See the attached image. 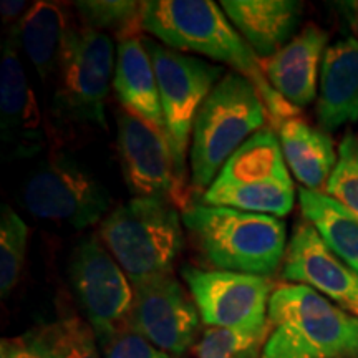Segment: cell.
Returning a JSON list of instances; mask_svg holds the SVG:
<instances>
[{
    "mask_svg": "<svg viewBox=\"0 0 358 358\" xmlns=\"http://www.w3.org/2000/svg\"><path fill=\"white\" fill-rule=\"evenodd\" d=\"M317 118L324 131L358 122V38L347 37L327 48L320 69Z\"/></svg>",
    "mask_w": 358,
    "mask_h": 358,
    "instance_id": "cell-19",
    "label": "cell"
},
{
    "mask_svg": "<svg viewBox=\"0 0 358 358\" xmlns=\"http://www.w3.org/2000/svg\"><path fill=\"white\" fill-rule=\"evenodd\" d=\"M267 329H206L194 345L198 358H261Z\"/></svg>",
    "mask_w": 358,
    "mask_h": 358,
    "instance_id": "cell-26",
    "label": "cell"
},
{
    "mask_svg": "<svg viewBox=\"0 0 358 358\" xmlns=\"http://www.w3.org/2000/svg\"><path fill=\"white\" fill-rule=\"evenodd\" d=\"M182 224L201 257L214 271L271 277L287 250L285 224L267 214L191 203Z\"/></svg>",
    "mask_w": 358,
    "mask_h": 358,
    "instance_id": "cell-2",
    "label": "cell"
},
{
    "mask_svg": "<svg viewBox=\"0 0 358 358\" xmlns=\"http://www.w3.org/2000/svg\"><path fill=\"white\" fill-rule=\"evenodd\" d=\"M22 203L32 216L87 229L108 216L106 187L75 159L57 155L29 174Z\"/></svg>",
    "mask_w": 358,
    "mask_h": 358,
    "instance_id": "cell-9",
    "label": "cell"
},
{
    "mask_svg": "<svg viewBox=\"0 0 358 358\" xmlns=\"http://www.w3.org/2000/svg\"><path fill=\"white\" fill-rule=\"evenodd\" d=\"M325 194L358 216V136L347 133L338 146V159Z\"/></svg>",
    "mask_w": 358,
    "mask_h": 358,
    "instance_id": "cell-27",
    "label": "cell"
},
{
    "mask_svg": "<svg viewBox=\"0 0 358 358\" xmlns=\"http://www.w3.org/2000/svg\"><path fill=\"white\" fill-rule=\"evenodd\" d=\"M203 203L279 219L292 211L295 186L274 129L252 134L226 161Z\"/></svg>",
    "mask_w": 358,
    "mask_h": 358,
    "instance_id": "cell-6",
    "label": "cell"
},
{
    "mask_svg": "<svg viewBox=\"0 0 358 358\" xmlns=\"http://www.w3.org/2000/svg\"><path fill=\"white\" fill-rule=\"evenodd\" d=\"M261 358H358V319L307 285L274 289Z\"/></svg>",
    "mask_w": 358,
    "mask_h": 358,
    "instance_id": "cell-3",
    "label": "cell"
},
{
    "mask_svg": "<svg viewBox=\"0 0 358 358\" xmlns=\"http://www.w3.org/2000/svg\"><path fill=\"white\" fill-rule=\"evenodd\" d=\"M0 134L15 158H32L45 145L37 98L30 88L19 47L8 37L0 60Z\"/></svg>",
    "mask_w": 358,
    "mask_h": 358,
    "instance_id": "cell-15",
    "label": "cell"
},
{
    "mask_svg": "<svg viewBox=\"0 0 358 358\" xmlns=\"http://www.w3.org/2000/svg\"><path fill=\"white\" fill-rule=\"evenodd\" d=\"M143 32L182 53H198L231 66L261 93L272 129L299 116L297 106L282 98L267 82L261 58L211 0H148L143 2Z\"/></svg>",
    "mask_w": 358,
    "mask_h": 358,
    "instance_id": "cell-1",
    "label": "cell"
},
{
    "mask_svg": "<svg viewBox=\"0 0 358 358\" xmlns=\"http://www.w3.org/2000/svg\"><path fill=\"white\" fill-rule=\"evenodd\" d=\"M116 124V148L129 192L134 198L164 199L186 209L189 192L179 181L169 143L127 110L118 111Z\"/></svg>",
    "mask_w": 358,
    "mask_h": 358,
    "instance_id": "cell-12",
    "label": "cell"
},
{
    "mask_svg": "<svg viewBox=\"0 0 358 358\" xmlns=\"http://www.w3.org/2000/svg\"><path fill=\"white\" fill-rule=\"evenodd\" d=\"M327 42L329 34L319 25L308 24L279 52L261 60L268 85L290 105L303 108L315 100Z\"/></svg>",
    "mask_w": 358,
    "mask_h": 358,
    "instance_id": "cell-16",
    "label": "cell"
},
{
    "mask_svg": "<svg viewBox=\"0 0 358 358\" xmlns=\"http://www.w3.org/2000/svg\"><path fill=\"white\" fill-rule=\"evenodd\" d=\"M199 322L194 301L173 274L134 287L129 325L159 350L173 357L186 355L198 337Z\"/></svg>",
    "mask_w": 358,
    "mask_h": 358,
    "instance_id": "cell-13",
    "label": "cell"
},
{
    "mask_svg": "<svg viewBox=\"0 0 358 358\" xmlns=\"http://www.w3.org/2000/svg\"><path fill=\"white\" fill-rule=\"evenodd\" d=\"M30 6L27 2H20V0H3L0 3V15H2V22L12 29L22 20Z\"/></svg>",
    "mask_w": 358,
    "mask_h": 358,
    "instance_id": "cell-30",
    "label": "cell"
},
{
    "mask_svg": "<svg viewBox=\"0 0 358 358\" xmlns=\"http://www.w3.org/2000/svg\"><path fill=\"white\" fill-rule=\"evenodd\" d=\"M113 92L123 110L136 116L169 143L158 80L141 35L118 42Z\"/></svg>",
    "mask_w": 358,
    "mask_h": 358,
    "instance_id": "cell-17",
    "label": "cell"
},
{
    "mask_svg": "<svg viewBox=\"0 0 358 358\" xmlns=\"http://www.w3.org/2000/svg\"><path fill=\"white\" fill-rule=\"evenodd\" d=\"M29 227L10 206H2L0 216V294L7 299L15 289L25 264Z\"/></svg>",
    "mask_w": 358,
    "mask_h": 358,
    "instance_id": "cell-25",
    "label": "cell"
},
{
    "mask_svg": "<svg viewBox=\"0 0 358 358\" xmlns=\"http://www.w3.org/2000/svg\"><path fill=\"white\" fill-rule=\"evenodd\" d=\"M201 322L209 329H267L271 277L185 267L181 271Z\"/></svg>",
    "mask_w": 358,
    "mask_h": 358,
    "instance_id": "cell-10",
    "label": "cell"
},
{
    "mask_svg": "<svg viewBox=\"0 0 358 358\" xmlns=\"http://www.w3.org/2000/svg\"><path fill=\"white\" fill-rule=\"evenodd\" d=\"M96 340L105 358H176L155 347L129 324L96 335Z\"/></svg>",
    "mask_w": 358,
    "mask_h": 358,
    "instance_id": "cell-28",
    "label": "cell"
},
{
    "mask_svg": "<svg viewBox=\"0 0 358 358\" xmlns=\"http://www.w3.org/2000/svg\"><path fill=\"white\" fill-rule=\"evenodd\" d=\"M158 80L161 105L166 122L169 148L179 181L186 186V159L198 111L226 69L203 58L173 50L161 42L143 37Z\"/></svg>",
    "mask_w": 358,
    "mask_h": 358,
    "instance_id": "cell-7",
    "label": "cell"
},
{
    "mask_svg": "<svg viewBox=\"0 0 358 358\" xmlns=\"http://www.w3.org/2000/svg\"><path fill=\"white\" fill-rule=\"evenodd\" d=\"M347 10L350 13V20L352 24L358 27V2H350L347 3Z\"/></svg>",
    "mask_w": 358,
    "mask_h": 358,
    "instance_id": "cell-31",
    "label": "cell"
},
{
    "mask_svg": "<svg viewBox=\"0 0 358 358\" xmlns=\"http://www.w3.org/2000/svg\"><path fill=\"white\" fill-rule=\"evenodd\" d=\"M34 330L53 358H100L95 330L78 315L62 317Z\"/></svg>",
    "mask_w": 358,
    "mask_h": 358,
    "instance_id": "cell-24",
    "label": "cell"
},
{
    "mask_svg": "<svg viewBox=\"0 0 358 358\" xmlns=\"http://www.w3.org/2000/svg\"><path fill=\"white\" fill-rule=\"evenodd\" d=\"M302 216L315 227L322 241L348 267L358 272V216L324 192L301 187Z\"/></svg>",
    "mask_w": 358,
    "mask_h": 358,
    "instance_id": "cell-22",
    "label": "cell"
},
{
    "mask_svg": "<svg viewBox=\"0 0 358 358\" xmlns=\"http://www.w3.org/2000/svg\"><path fill=\"white\" fill-rule=\"evenodd\" d=\"M268 111L259 90L236 71H227L194 120L189 148L191 186L203 194L226 161L266 128Z\"/></svg>",
    "mask_w": 358,
    "mask_h": 358,
    "instance_id": "cell-5",
    "label": "cell"
},
{
    "mask_svg": "<svg viewBox=\"0 0 358 358\" xmlns=\"http://www.w3.org/2000/svg\"><path fill=\"white\" fill-rule=\"evenodd\" d=\"M69 272L95 335L129 324L134 287L100 237L87 236L80 241L71 254Z\"/></svg>",
    "mask_w": 358,
    "mask_h": 358,
    "instance_id": "cell-11",
    "label": "cell"
},
{
    "mask_svg": "<svg viewBox=\"0 0 358 358\" xmlns=\"http://www.w3.org/2000/svg\"><path fill=\"white\" fill-rule=\"evenodd\" d=\"M282 279L317 290L358 319V272L335 256L310 222L295 226L282 264Z\"/></svg>",
    "mask_w": 358,
    "mask_h": 358,
    "instance_id": "cell-14",
    "label": "cell"
},
{
    "mask_svg": "<svg viewBox=\"0 0 358 358\" xmlns=\"http://www.w3.org/2000/svg\"><path fill=\"white\" fill-rule=\"evenodd\" d=\"M98 237L133 287L173 274L185 248V224L173 203L133 198L103 219Z\"/></svg>",
    "mask_w": 358,
    "mask_h": 358,
    "instance_id": "cell-4",
    "label": "cell"
},
{
    "mask_svg": "<svg viewBox=\"0 0 358 358\" xmlns=\"http://www.w3.org/2000/svg\"><path fill=\"white\" fill-rule=\"evenodd\" d=\"M285 163L306 189L324 192L337 164L332 138L301 116L285 120L275 129Z\"/></svg>",
    "mask_w": 358,
    "mask_h": 358,
    "instance_id": "cell-20",
    "label": "cell"
},
{
    "mask_svg": "<svg viewBox=\"0 0 358 358\" xmlns=\"http://www.w3.org/2000/svg\"><path fill=\"white\" fill-rule=\"evenodd\" d=\"M0 358H53L35 330L12 338H2Z\"/></svg>",
    "mask_w": 358,
    "mask_h": 358,
    "instance_id": "cell-29",
    "label": "cell"
},
{
    "mask_svg": "<svg viewBox=\"0 0 358 358\" xmlns=\"http://www.w3.org/2000/svg\"><path fill=\"white\" fill-rule=\"evenodd\" d=\"M75 10L80 24L106 35L113 34L124 40L140 37L143 2H124V0H87L75 2Z\"/></svg>",
    "mask_w": 358,
    "mask_h": 358,
    "instance_id": "cell-23",
    "label": "cell"
},
{
    "mask_svg": "<svg viewBox=\"0 0 358 358\" xmlns=\"http://www.w3.org/2000/svg\"><path fill=\"white\" fill-rule=\"evenodd\" d=\"M115 43L110 35L71 24L58 64L55 105L66 118L108 129L105 105L115 77Z\"/></svg>",
    "mask_w": 358,
    "mask_h": 358,
    "instance_id": "cell-8",
    "label": "cell"
},
{
    "mask_svg": "<svg viewBox=\"0 0 358 358\" xmlns=\"http://www.w3.org/2000/svg\"><path fill=\"white\" fill-rule=\"evenodd\" d=\"M71 27L66 8L57 2H34L8 37L32 62L42 82L58 70L64 43Z\"/></svg>",
    "mask_w": 358,
    "mask_h": 358,
    "instance_id": "cell-21",
    "label": "cell"
},
{
    "mask_svg": "<svg viewBox=\"0 0 358 358\" xmlns=\"http://www.w3.org/2000/svg\"><path fill=\"white\" fill-rule=\"evenodd\" d=\"M221 8L261 60L287 45L302 19L295 0H222Z\"/></svg>",
    "mask_w": 358,
    "mask_h": 358,
    "instance_id": "cell-18",
    "label": "cell"
}]
</instances>
